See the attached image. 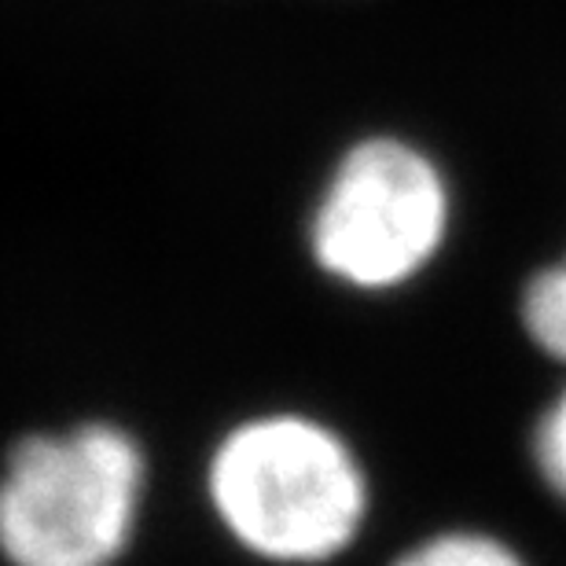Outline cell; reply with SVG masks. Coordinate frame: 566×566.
<instances>
[{"label": "cell", "instance_id": "2", "mask_svg": "<svg viewBox=\"0 0 566 566\" xmlns=\"http://www.w3.org/2000/svg\"><path fill=\"white\" fill-rule=\"evenodd\" d=\"M457 229V188L434 151L398 133L349 144L313 207L310 251L324 276L390 294L427 276Z\"/></svg>", "mask_w": 566, "mask_h": 566}, {"label": "cell", "instance_id": "5", "mask_svg": "<svg viewBox=\"0 0 566 566\" xmlns=\"http://www.w3.org/2000/svg\"><path fill=\"white\" fill-rule=\"evenodd\" d=\"M390 566H530V559L496 530L449 526L420 537Z\"/></svg>", "mask_w": 566, "mask_h": 566}, {"label": "cell", "instance_id": "6", "mask_svg": "<svg viewBox=\"0 0 566 566\" xmlns=\"http://www.w3.org/2000/svg\"><path fill=\"white\" fill-rule=\"evenodd\" d=\"M526 452L541 490L566 507V379L552 390V398L541 405V412L530 423Z\"/></svg>", "mask_w": 566, "mask_h": 566}, {"label": "cell", "instance_id": "3", "mask_svg": "<svg viewBox=\"0 0 566 566\" xmlns=\"http://www.w3.org/2000/svg\"><path fill=\"white\" fill-rule=\"evenodd\" d=\"M140 485V446L111 423L22 438L0 479V552L11 566H115Z\"/></svg>", "mask_w": 566, "mask_h": 566}, {"label": "cell", "instance_id": "1", "mask_svg": "<svg viewBox=\"0 0 566 566\" xmlns=\"http://www.w3.org/2000/svg\"><path fill=\"white\" fill-rule=\"evenodd\" d=\"M210 496L224 530L251 556L324 566L357 545L371 482L357 449L313 416L247 420L210 460Z\"/></svg>", "mask_w": 566, "mask_h": 566}, {"label": "cell", "instance_id": "4", "mask_svg": "<svg viewBox=\"0 0 566 566\" xmlns=\"http://www.w3.org/2000/svg\"><path fill=\"white\" fill-rule=\"evenodd\" d=\"M515 321L530 349L566 371V251L526 273L515 298Z\"/></svg>", "mask_w": 566, "mask_h": 566}]
</instances>
